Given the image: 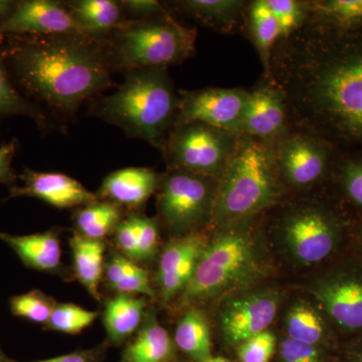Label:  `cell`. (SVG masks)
<instances>
[{
    "mask_svg": "<svg viewBox=\"0 0 362 362\" xmlns=\"http://www.w3.org/2000/svg\"><path fill=\"white\" fill-rule=\"evenodd\" d=\"M328 347L317 346L287 338L281 345L282 362H339Z\"/></svg>",
    "mask_w": 362,
    "mask_h": 362,
    "instance_id": "836d02e7",
    "label": "cell"
},
{
    "mask_svg": "<svg viewBox=\"0 0 362 362\" xmlns=\"http://www.w3.org/2000/svg\"><path fill=\"white\" fill-rule=\"evenodd\" d=\"M110 288L118 294L132 295V296H135V295L154 296V291L152 289L151 284H150L148 274L144 269L139 273L122 279L116 284L110 286Z\"/></svg>",
    "mask_w": 362,
    "mask_h": 362,
    "instance_id": "ab89813d",
    "label": "cell"
},
{
    "mask_svg": "<svg viewBox=\"0 0 362 362\" xmlns=\"http://www.w3.org/2000/svg\"><path fill=\"white\" fill-rule=\"evenodd\" d=\"M308 16L341 28H349L362 21V0H330L307 2Z\"/></svg>",
    "mask_w": 362,
    "mask_h": 362,
    "instance_id": "f546056e",
    "label": "cell"
},
{
    "mask_svg": "<svg viewBox=\"0 0 362 362\" xmlns=\"http://www.w3.org/2000/svg\"><path fill=\"white\" fill-rule=\"evenodd\" d=\"M218 178L169 169L157 188V211L166 228L189 235L211 220Z\"/></svg>",
    "mask_w": 362,
    "mask_h": 362,
    "instance_id": "52a82bcc",
    "label": "cell"
},
{
    "mask_svg": "<svg viewBox=\"0 0 362 362\" xmlns=\"http://www.w3.org/2000/svg\"><path fill=\"white\" fill-rule=\"evenodd\" d=\"M173 4L199 23L223 32L235 25L244 6V2L237 0H185Z\"/></svg>",
    "mask_w": 362,
    "mask_h": 362,
    "instance_id": "484cf974",
    "label": "cell"
},
{
    "mask_svg": "<svg viewBox=\"0 0 362 362\" xmlns=\"http://www.w3.org/2000/svg\"><path fill=\"white\" fill-rule=\"evenodd\" d=\"M56 302L40 290L16 295L9 301L11 313L33 323L47 324Z\"/></svg>",
    "mask_w": 362,
    "mask_h": 362,
    "instance_id": "1f68e13d",
    "label": "cell"
},
{
    "mask_svg": "<svg viewBox=\"0 0 362 362\" xmlns=\"http://www.w3.org/2000/svg\"><path fill=\"white\" fill-rule=\"evenodd\" d=\"M175 344L194 361L204 362L211 357V330L206 315L201 310L190 309L176 326Z\"/></svg>",
    "mask_w": 362,
    "mask_h": 362,
    "instance_id": "4316f807",
    "label": "cell"
},
{
    "mask_svg": "<svg viewBox=\"0 0 362 362\" xmlns=\"http://www.w3.org/2000/svg\"><path fill=\"white\" fill-rule=\"evenodd\" d=\"M277 21L280 40L287 39L301 28L308 16L307 2L296 0H266Z\"/></svg>",
    "mask_w": 362,
    "mask_h": 362,
    "instance_id": "d6a6232c",
    "label": "cell"
},
{
    "mask_svg": "<svg viewBox=\"0 0 362 362\" xmlns=\"http://www.w3.org/2000/svg\"><path fill=\"white\" fill-rule=\"evenodd\" d=\"M123 73V83L113 94L95 100L90 107L93 115L117 126L129 137L162 149L173 129L180 100L168 68Z\"/></svg>",
    "mask_w": 362,
    "mask_h": 362,
    "instance_id": "3957f363",
    "label": "cell"
},
{
    "mask_svg": "<svg viewBox=\"0 0 362 362\" xmlns=\"http://www.w3.org/2000/svg\"><path fill=\"white\" fill-rule=\"evenodd\" d=\"M119 362H126V361H124L123 359H121V361Z\"/></svg>",
    "mask_w": 362,
    "mask_h": 362,
    "instance_id": "681fc988",
    "label": "cell"
},
{
    "mask_svg": "<svg viewBox=\"0 0 362 362\" xmlns=\"http://www.w3.org/2000/svg\"><path fill=\"white\" fill-rule=\"evenodd\" d=\"M159 183L160 177L153 169H120L105 178L97 197L119 206H139L156 192Z\"/></svg>",
    "mask_w": 362,
    "mask_h": 362,
    "instance_id": "ac0fdd59",
    "label": "cell"
},
{
    "mask_svg": "<svg viewBox=\"0 0 362 362\" xmlns=\"http://www.w3.org/2000/svg\"><path fill=\"white\" fill-rule=\"evenodd\" d=\"M138 259L152 258L158 247V228L153 218L136 214Z\"/></svg>",
    "mask_w": 362,
    "mask_h": 362,
    "instance_id": "d590c367",
    "label": "cell"
},
{
    "mask_svg": "<svg viewBox=\"0 0 362 362\" xmlns=\"http://www.w3.org/2000/svg\"><path fill=\"white\" fill-rule=\"evenodd\" d=\"M66 4L87 35L97 39L106 40L112 30L127 21L120 1L73 0Z\"/></svg>",
    "mask_w": 362,
    "mask_h": 362,
    "instance_id": "ffe728a7",
    "label": "cell"
},
{
    "mask_svg": "<svg viewBox=\"0 0 362 362\" xmlns=\"http://www.w3.org/2000/svg\"><path fill=\"white\" fill-rule=\"evenodd\" d=\"M97 317V312L75 304H57L45 326L49 330L75 335L89 327Z\"/></svg>",
    "mask_w": 362,
    "mask_h": 362,
    "instance_id": "4dcf8cb0",
    "label": "cell"
},
{
    "mask_svg": "<svg viewBox=\"0 0 362 362\" xmlns=\"http://www.w3.org/2000/svg\"><path fill=\"white\" fill-rule=\"evenodd\" d=\"M342 182L349 201L362 209V162L347 164L343 170Z\"/></svg>",
    "mask_w": 362,
    "mask_h": 362,
    "instance_id": "f35d334b",
    "label": "cell"
},
{
    "mask_svg": "<svg viewBox=\"0 0 362 362\" xmlns=\"http://www.w3.org/2000/svg\"><path fill=\"white\" fill-rule=\"evenodd\" d=\"M338 259L313 286L321 310L338 333L362 334V254Z\"/></svg>",
    "mask_w": 362,
    "mask_h": 362,
    "instance_id": "9c48e42d",
    "label": "cell"
},
{
    "mask_svg": "<svg viewBox=\"0 0 362 362\" xmlns=\"http://www.w3.org/2000/svg\"><path fill=\"white\" fill-rule=\"evenodd\" d=\"M173 351L168 331L150 313L137 337L124 349L122 359L126 362H168Z\"/></svg>",
    "mask_w": 362,
    "mask_h": 362,
    "instance_id": "603a6c76",
    "label": "cell"
},
{
    "mask_svg": "<svg viewBox=\"0 0 362 362\" xmlns=\"http://www.w3.org/2000/svg\"><path fill=\"white\" fill-rule=\"evenodd\" d=\"M23 185L9 188L11 197H33L58 209L84 206L98 197L78 181L59 173H40L25 168L20 175Z\"/></svg>",
    "mask_w": 362,
    "mask_h": 362,
    "instance_id": "9a60e30c",
    "label": "cell"
},
{
    "mask_svg": "<svg viewBox=\"0 0 362 362\" xmlns=\"http://www.w3.org/2000/svg\"><path fill=\"white\" fill-rule=\"evenodd\" d=\"M277 295L256 292L230 300L221 314L223 337L232 344H242L264 332L275 319L278 310Z\"/></svg>",
    "mask_w": 362,
    "mask_h": 362,
    "instance_id": "4fadbf2b",
    "label": "cell"
},
{
    "mask_svg": "<svg viewBox=\"0 0 362 362\" xmlns=\"http://www.w3.org/2000/svg\"><path fill=\"white\" fill-rule=\"evenodd\" d=\"M197 30L165 13L146 20L123 21L106 37L114 71L158 68L182 63L195 51Z\"/></svg>",
    "mask_w": 362,
    "mask_h": 362,
    "instance_id": "5b68a950",
    "label": "cell"
},
{
    "mask_svg": "<svg viewBox=\"0 0 362 362\" xmlns=\"http://www.w3.org/2000/svg\"><path fill=\"white\" fill-rule=\"evenodd\" d=\"M122 211L119 204L113 202L95 201L78 209L75 223L78 233L93 240H103L104 238L115 233L121 223Z\"/></svg>",
    "mask_w": 362,
    "mask_h": 362,
    "instance_id": "83f0119b",
    "label": "cell"
},
{
    "mask_svg": "<svg viewBox=\"0 0 362 362\" xmlns=\"http://www.w3.org/2000/svg\"><path fill=\"white\" fill-rule=\"evenodd\" d=\"M145 301L132 295L117 294L106 305L104 325L109 341L119 346L137 330L144 313Z\"/></svg>",
    "mask_w": 362,
    "mask_h": 362,
    "instance_id": "7402d4cb",
    "label": "cell"
},
{
    "mask_svg": "<svg viewBox=\"0 0 362 362\" xmlns=\"http://www.w3.org/2000/svg\"><path fill=\"white\" fill-rule=\"evenodd\" d=\"M286 329L290 339L328 349L335 347L337 330L325 314L311 305H295L288 314Z\"/></svg>",
    "mask_w": 362,
    "mask_h": 362,
    "instance_id": "44dd1931",
    "label": "cell"
},
{
    "mask_svg": "<svg viewBox=\"0 0 362 362\" xmlns=\"http://www.w3.org/2000/svg\"><path fill=\"white\" fill-rule=\"evenodd\" d=\"M0 49L21 95L49 115L74 116L112 84L106 40L78 33L6 35Z\"/></svg>",
    "mask_w": 362,
    "mask_h": 362,
    "instance_id": "7a4b0ae2",
    "label": "cell"
},
{
    "mask_svg": "<svg viewBox=\"0 0 362 362\" xmlns=\"http://www.w3.org/2000/svg\"><path fill=\"white\" fill-rule=\"evenodd\" d=\"M107 347L105 345L95 347V349L87 350H78L65 356L52 357V358L45 359L37 361H18L11 359V362H102L104 361L106 354Z\"/></svg>",
    "mask_w": 362,
    "mask_h": 362,
    "instance_id": "7bdbcfd3",
    "label": "cell"
},
{
    "mask_svg": "<svg viewBox=\"0 0 362 362\" xmlns=\"http://www.w3.org/2000/svg\"><path fill=\"white\" fill-rule=\"evenodd\" d=\"M275 350L276 337L266 330L240 344L238 356L240 362H270Z\"/></svg>",
    "mask_w": 362,
    "mask_h": 362,
    "instance_id": "e575fe53",
    "label": "cell"
},
{
    "mask_svg": "<svg viewBox=\"0 0 362 362\" xmlns=\"http://www.w3.org/2000/svg\"><path fill=\"white\" fill-rule=\"evenodd\" d=\"M206 245L202 235L192 233L170 243L165 247L157 273V282L164 300L169 301L185 291Z\"/></svg>",
    "mask_w": 362,
    "mask_h": 362,
    "instance_id": "2e32d148",
    "label": "cell"
},
{
    "mask_svg": "<svg viewBox=\"0 0 362 362\" xmlns=\"http://www.w3.org/2000/svg\"><path fill=\"white\" fill-rule=\"evenodd\" d=\"M143 268L133 263L132 259L123 256V255H117L111 259L108 265L106 266V279L109 286L116 284L119 281L134 274L141 272Z\"/></svg>",
    "mask_w": 362,
    "mask_h": 362,
    "instance_id": "60d3db41",
    "label": "cell"
},
{
    "mask_svg": "<svg viewBox=\"0 0 362 362\" xmlns=\"http://www.w3.org/2000/svg\"><path fill=\"white\" fill-rule=\"evenodd\" d=\"M238 136L206 124L188 123L173 128L161 150L169 169L218 178L230 159Z\"/></svg>",
    "mask_w": 362,
    "mask_h": 362,
    "instance_id": "ba28073f",
    "label": "cell"
},
{
    "mask_svg": "<svg viewBox=\"0 0 362 362\" xmlns=\"http://www.w3.org/2000/svg\"><path fill=\"white\" fill-rule=\"evenodd\" d=\"M11 358H9L8 356L4 354V350H2L1 347H0V362H11Z\"/></svg>",
    "mask_w": 362,
    "mask_h": 362,
    "instance_id": "bcb514c9",
    "label": "cell"
},
{
    "mask_svg": "<svg viewBox=\"0 0 362 362\" xmlns=\"http://www.w3.org/2000/svg\"><path fill=\"white\" fill-rule=\"evenodd\" d=\"M68 33L87 35L71 16L66 1L58 0L18 1L13 13L0 25V37L6 35H54Z\"/></svg>",
    "mask_w": 362,
    "mask_h": 362,
    "instance_id": "7c38bea8",
    "label": "cell"
},
{
    "mask_svg": "<svg viewBox=\"0 0 362 362\" xmlns=\"http://www.w3.org/2000/svg\"><path fill=\"white\" fill-rule=\"evenodd\" d=\"M283 230L293 256L307 265L334 258L342 250L344 225L321 207L309 206L294 211L286 218Z\"/></svg>",
    "mask_w": 362,
    "mask_h": 362,
    "instance_id": "30bf717a",
    "label": "cell"
},
{
    "mask_svg": "<svg viewBox=\"0 0 362 362\" xmlns=\"http://www.w3.org/2000/svg\"><path fill=\"white\" fill-rule=\"evenodd\" d=\"M204 362H230L226 361V359L223 358V357H209V359L204 361Z\"/></svg>",
    "mask_w": 362,
    "mask_h": 362,
    "instance_id": "7dc6e473",
    "label": "cell"
},
{
    "mask_svg": "<svg viewBox=\"0 0 362 362\" xmlns=\"http://www.w3.org/2000/svg\"><path fill=\"white\" fill-rule=\"evenodd\" d=\"M275 152L278 170L290 185L307 187L322 177L327 154L320 140L297 132L281 140Z\"/></svg>",
    "mask_w": 362,
    "mask_h": 362,
    "instance_id": "5bb4252c",
    "label": "cell"
},
{
    "mask_svg": "<svg viewBox=\"0 0 362 362\" xmlns=\"http://www.w3.org/2000/svg\"><path fill=\"white\" fill-rule=\"evenodd\" d=\"M117 246L124 256L130 259H138L137 223L136 214H131L125 220L121 221L115 230Z\"/></svg>",
    "mask_w": 362,
    "mask_h": 362,
    "instance_id": "8d00e7d4",
    "label": "cell"
},
{
    "mask_svg": "<svg viewBox=\"0 0 362 362\" xmlns=\"http://www.w3.org/2000/svg\"><path fill=\"white\" fill-rule=\"evenodd\" d=\"M249 92L242 89H206L181 93L173 128L199 122L240 135Z\"/></svg>",
    "mask_w": 362,
    "mask_h": 362,
    "instance_id": "8fae6325",
    "label": "cell"
},
{
    "mask_svg": "<svg viewBox=\"0 0 362 362\" xmlns=\"http://www.w3.org/2000/svg\"><path fill=\"white\" fill-rule=\"evenodd\" d=\"M357 239H358V247L361 249V254H362V228L361 232H359L358 235H357Z\"/></svg>",
    "mask_w": 362,
    "mask_h": 362,
    "instance_id": "c3c4849f",
    "label": "cell"
},
{
    "mask_svg": "<svg viewBox=\"0 0 362 362\" xmlns=\"http://www.w3.org/2000/svg\"><path fill=\"white\" fill-rule=\"evenodd\" d=\"M16 116L32 119L42 131H49L54 127L51 116L25 99L16 87L0 49V120Z\"/></svg>",
    "mask_w": 362,
    "mask_h": 362,
    "instance_id": "d4e9b609",
    "label": "cell"
},
{
    "mask_svg": "<svg viewBox=\"0 0 362 362\" xmlns=\"http://www.w3.org/2000/svg\"><path fill=\"white\" fill-rule=\"evenodd\" d=\"M275 152L265 140L240 134L218 178L211 221L232 226L277 201L280 189Z\"/></svg>",
    "mask_w": 362,
    "mask_h": 362,
    "instance_id": "277c9868",
    "label": "cell"
},
{
    "mask_svg": "<svg viewBox=\"0 0 362 362\" xmlns=\"http://www.w3.org/2000/svg\"><path fill=\"white\" fill-rule=\"evenodd\" d=\"M339 362H362V334L350 337L340 352Z\"/></svg>",
    "mask_w": 362,
    "mask_h": 362,
    "instance_id": "ee69618b",
    "label": "cell"
},
{
    "mask_svg": "<svg viewBox=\"0 0 362 362\" xmlns=\"http://www.w3.org/2000/svg\"><path fill=\"white\" fill-rule=\"evenodd\" d=\"M261 263L249 233H223L202 250L192 280L181 293L182 302L202 301L244 287L258 278Z\"/></svg>",
    "mask_w": 362,
    "mask_h": 362,
    "instance_id": "8992f818",
    "label": "cell"
},
{
    "mask_svg": "<svg viewBox=\"0 0 362 362\" xmlns=\"http://www.w3.org/2000/svg\"><path fill=\"white\" fill-rule=\"evenodd\" d=\"M266 77L299 133L362 141V49L333 47L307 18L278 40Z\"/></svg>",
    "mask_w": 362,
    "mask_h": 362,
    "instance_id": "6da1fadb",
    "label": "cell"
},
{
    "mask_svg": "<svg viewBox=\"0 0 362 362\" xmlns=\"http://www.w3.org/2000/svg\"><path fill=\"white\" fill-rule=\"evenodd\" d=\"M249 16L252 37L263 62L267 76L270 66L272 52L280 40V30L266 0L252 2L250 4Z\"/></svg>",
    "mask_w": 362,
    "mask_h": 362,
    "instance_id": "f1b7e54d",
    "label": "cell"
},
{
    "mask_svg": "<svg viewBox=\"0 0 362 362\" xmlns=\"http://www.w3.org/2000/svg\"><path fill=\"white\" fill-rule=\"evenodd\" d=\"M74 268L81 284L95 299H99V286L104 272L103 240L89 239L75 233L70 240Z\"/></svg>",
    "mask_w": 362,
    "mask_h": 362,
    "instance_id": "cb8c5ba5",
    "label": "cell"
},
{
    "mask_svg": "<svg viewBox=\"0 0 362 362\" xmlns=\"http://www.w3.org/2000/svg\"><path fill=\"white\" fill-rule=\"evenodd\" d=\"M287 115L282 96L270 84L251 92L240 125V134L266 140L282 134Z\"/></svg>",
    "mask_w": 362,
    "mask_h": 362,
    "instance_id": "e0dca14e",
    "label": "cell"
},
{
    "mask_svg": "<svg viewBox=\"0 0 362 362\" xmlns=\"http://www.w3.org/2000/svg\"><path fill=\"white\" fill-rule=\"evenodd\" d=\"M0 240L16 255L28 268L40 272H56L61 266V244L54 230L18 235L0 233Z\"/></svg>",
    "mask_w": 362,
    "mask_h": 362,
    "instance_id": "d6986e66",
    "label": "cell"
},
{
    "mask_svg": "<svg viewBox=\"0 0 362 362\" xmlns=\"http://www.w3.org/2000/svg\"><path fill=\"white\" fill-rule=\"evenodd\" d=\"M120 4L125 16H130L129 21L146 20L168 13L160 2L156 0H122Z\"/></svg>",
    "mask_w": 362,
    "mask_h": 362,
    "instance_id": "74e56055",
    "label": "cell"
},
{
    "mask_svg": "<svg viewBox=\"0 0 362 362\" xmlns=\"http://www.w3.org/2000/svg\"><path fill=\"white\" fill-rule=\"evenodd\" d=\"M18 149V141L16 139L11 140L0 146V183L8 185L9 188L18 185L13 168V158Z\"/></svg>",
    "mask_w": 362,
    "mask_h": 362,
    "instance_id": "b9f144b4",
    "label": "cell"
},
{
    "mask_svg": "<svg viewBox=\"0 0 362 362\" xmlns=\"http://www.w3.org/2000/svg\"><path fill=\"white\" fill-rule=\"evenodd\" d=\"M18 1L0 0V25L4 23L13 13Z\"/></svg>",
    "mask_w": 362,
    "mask_h": 362,
    "instance_id": "f6af8a7d",
    "label": "cell"
}]
</instances>
